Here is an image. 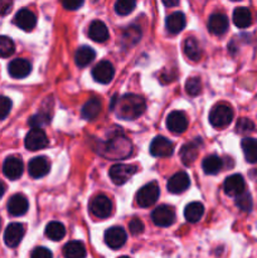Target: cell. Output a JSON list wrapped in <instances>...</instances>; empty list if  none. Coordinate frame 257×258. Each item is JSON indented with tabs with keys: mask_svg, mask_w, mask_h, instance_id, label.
<instances>
[{
	"mask_svg": "<svg viewBox=\"0 0 257 258\" xmlns=\"http://www.w3.org/2000/svg\"><path fill=\"white\" fill-rule=\"evenodd\" d=\"M145 100L141 96L133 95V93L113 98L111 103V110L123 120H135L140 117L145 112Z\"/></svg>",
	"mask_w": 257,
	"mask_h": 258,
	"instance_id": "cell-1",
	"label": "cell"
},
{
	"mask_svg": "<svg viewBox=\"0 0 257 258\" xmlns=\"http://www.w3.org/2000/svg\"><path fill=\"white\" fill-rule=\"evenodd\" d=\"M233 120V110L226 103H218L209 112V122L213 127L223 128Z\"/></svg>",
	"mask_w": 257,
	"mask_h": 258,
	"instance_id": "cell-2",
	"label": "cell"
},
{
	"mask_svg": "<svg viewBox=\"0 0 257 258\" xmlns=\"http://www.w3.org/2000/svg\"><path fill=\"white\" fill-rule=\"evenodd\" d=\"M159 196H160V189L155 181L144 185L140 190L136 194V202L141 208H149V207L154 206L158 201Z\"/></svg>",
	"mask_w": 257,
	"mask_h": 258,
	"instance_id": "cell-3",
	"label": "cell"
},
{
	"mask_svg": "<svg viewBox=\"0 0 257 258\" xmlns=\"http://www.w3.org/2000/svg\"><path fill=\"white\" fill-rule=\"evenodd\" d=\"M90 209L91 213L95 217H97V218H108L111 216V213H112V202H111V199L108 197L101 194V196L95 197L91 201Z\"/></svg>",
	"mask_w": 257,
	"mask_h": 258,
	"instance_id": "cell-4",
	"label": "cell"
},
{
	"mask_svg": "<svg viewBox=\"0 0 257 258\" xmlns=\"http://www.w3.org/2000/svg\"><path fill=\"white\" fill-rule=\"evenodd\" d=\"M48 138L44 131L39 127H33L25 136V148L30 151L42 150L48 145Z\"/></svg>",
	"mask_w": 257,
	"mask_h": 258,
	"instance_id": "cell-5",
	"label": "cell"
},
{
	"mask_svg": "<svg viewBox=\"0 0 257 258\" xmlns=\"http://www.w3.org/2000/svg\"><path fill=\"white\" fill-rule=\"evenodd\" d=\"M138 171L136 165H126V164H116L110 169V178L116 185L125 184L134 174Z\"/></svg>",
	"mask_w": 257,
	"mask_h": 258,
	"instance_id": "cell-6",
	"label": "cell"
},
{
	"mask_svg": "<svg viewBox=\"0 0 257 258\" xmlns=\"http://www.w3.org/2000/svg\"><path fill=\"white\" fill-rule=\"evenodd\" d=\"M154 224L159 227H169L175 222V212L169 206H159L151 213Z\"/></svg>",
	"mask_w": 257,
	"mask_h": 258,
	"instance_id": "cell-7",
	"label": "cell"
},
{
	"mask_svg": "<svg viewBox=\"0 0 257 258\" xmlns=\"http://www.w3.org/2000/svg\"><path fill=\"white\" fill-rule=\"evenodd\" d=\"M174 145L170 140H168L164 136H156L150 145L151 155L158 156V158H169L173 155Z\"/></svg>",
	"mask_w": 257,
	"mask_h": 258,
	"instance_id": "cell-8",
	"label": "cell"
},
{
	"mask_svg": "<svg viewBox=\"0 0 257 258\" xmlns=\"http://www.w3.org/2000/svg\"><path fill=\"white\" fill-rule=\"evenodd\" d=\"M92 76L96 82L106 85V83H110L112 81L113 76H115V70L108 60H101L93 67Z\"/></svg>",
	"mask_w": 257,
	"mask_h": 258,
	"instance_id": "cell-9",
	"label": "cell"
},
{
	"mask_svg": "<svg viewBox=\"0 0 257 258\" xmlns=\"http://www.w3.org/2000/svg\"><path fill=\"white\" fill-rule=\"evenodd\" d=\"M23 170H24V165H23L22 159L18 156H9L5 159L4 164H3V173L10 180L19 179L22 176Z\"/></svg>",
	"mask_w": 257,
	"mask_h": 258,
	"instance_id": "cell-10",
	"label": "cell"
},
{
	"mask_svg": "<svg viewBox=\"0 0 257 258\" xmlns=\"http://www.w3.org/2000/svg\"><path fill=\"white\" fill-rule=\"evenodd\" d=\"M127 234L121 227H111L105 232V243L110 248L118 249L126 243Z\"/></svg>",
	"mask_w": 257,
	"mask_h": 258,
	"instance_id": "cell-11",
	"label": "cell"
},
{
	"mask_svg": "<svg viewBox=\"0 0 257 258\" xmlns=\"http://www.w3.org/2000/svg\"><path fill=\"white\" fill-rule=\"evenodd\" d=\"M25 228L22 223H12L7 227L4 233V241L8 247H17L24 237Z\"/></svg>",
	"mask_w": 257,
	"mask_h": 258,
	"instance_id": "cell-12",
	"label": "cell"
},
{
	"mask_svg": "<svg viewBox=\"0 0 257 258\" xmlns=\"http://www.w3.org/2000/svg\"><path fill=\"white\" fill-rule=\"evenodd\" d=\"M189 185H190V179H189L188 174L185 171H179L169 179L166 188L170 193L179 194L185 191L189 188Z\"/></svg>",
	"mask_w": 257,
	"mask_h": 258,
	"instance_id": "cell-13",
	"label": "cell"
},
{
	"mask_svg": "<svg viewBox=\"0 0 257 258\" xmlns=\"http://www.w3.org/2000/svg\"><path fill=\"white\" fill-rule=\"evenodd\" d=\"M166 127L173 134H181L188 127V120L181 111H173L166 118Z\"/></svg>",
	"mask_w": 257,
	"mask_h": 258,
	"instance_id": "cell-14",
	"label": "cell"
},
{
	"mask_svg": "<svg viewBox=\"0 0 257 258\" xmlns=\"http://www.w3.org/2000/svg\"><path fill=\"white\" fill-rule=\"evenodd\" d=\"M244 188H246V184H244L242 175H239V174H234V175L228 176L224 180L223 184L224 191H226L227 196L231 197H237L241 193H243Z\"/></svg>",
	"mask_w": 257,
	"mask_h": 258,
	"instance_id": "cell-15",
	"label": "cell"
},
{
	"mask_svg": "<svg viewBox=\"0 0 257 258\" xmlns=\"http://www.w3.org/2000/svg\"><path fill=\"white\" fill-rule=\"evenodd\" d=\"M14 24L19 27L20 29L29 32V30L34 29L35 24H37V18H35L34 13L30 12V10L22 9L15 14Z\"/></svg>",
	"mask_w": 257,
	"mask_h": 258,
	"instance_id": "cell-16",
	"label": "cell"
},
{
	"mask_svg": "<svg viewBox=\"0 0 257 258\" xmlns=\"http://www.w3.org/2000/svg\"><path fill=\"white\" fill-rule=\"evenodd\" d=\"M32 71V64L29 60L23 59V58H17V59L12 60L8 67V72L13 78H24Z\"/></svg>",
	"mask_w": 257,
	"mask_h": 258,
	"instance_id": "cell-17",
	"label": "cell"
},
{
	"mask_svg": "<svg viewBox=\"0 0 257 258\" xmlns=\"http://www.w3.org/2000/svg\"><path fill=\"white\" fill-rule=\"evenodd\" d=\"M28 171H29V175L32 178H43L49 171V163H48V160L44 156H38V158L32 159L29 161V164H28Z\"/></svg>",
	"mask_w": 257,
	"mask_h": 258,
	"instance_id": "cell-18",
	"label": "cell"
},
{
	"mask_svg": "<svg viewBox=\"0 0 257 258\" xmlns=\"http://www.w3.org/2000/svg\"><path fill=\"white\" fill-rule=\"evenodd\" d=\"M28 207L29 203L23 194H15L8 202V212L14 217H20L27 213Z\"/></svg>",
	"mask_w": 257,
	"mask_h": 258,
	"instance_id": "cell-19",
	"label": "cell"
},
{
	"mask_svg": "<svg viewBox=\"0 0 257 258\" xmlns=\"http://www.w3.org/2000/svg\"><path fill=\"white\" fill-rule=\"evenodd\" d=\"M227 29H228V19L226 15L221 13L211 15L208 20V30L212 34L222 35L227 32Z\"/></svg>",
	"mask_w": 257,
	"mask_h": 258,
	"instance_id": "cell-20",
	"label": "cell"
},
{
	"mask_svg": "<svg viewBox=\"0 0 257 258\" xmlns=\"http://www.w3.org/2000/svg\"><path fill=\"white\" fill-rule=\"evenodd\" d=\"M88 37L97 43H103L108 39V29L106 24L101 20H95L88 28Z\"/></svg>",
	"mask_w": 257,
	"mask_h": 258,
	"instance_id": "cell-21",
	"label": "cell"
},
{
	"mask_svg": "<svg viewBox=\"0 0 257 258\" xmlns=\"http://www.w3.org/2000/svg\"><path fill=\"white\" fill-rule=\"evenodd\" d=\"M165 27L171 34H178L185 27V17L183 13H173L165 20Z\"/></svg>",
	"mask_w": 257,
	"mask_h": 258,
	"instance_id": "cell-22",
	"label": "cell"
},
{
	"mask_svg": "<svg viewBox=\"0 0 257 258\" xmlns=\"http://www.w3.org/2000/svg\"><path fill=\"white\" fill-rule=\"evenodd\" d=\"M184 54L188 59L193 62H198L202 57V48L199 45L198 40L193 37H189L184 42Z\"/></svg>",
	"mask_w": 257,
	"mask_h": 258,
	"instance_id": "cell-23",
	"label": "cell"
},
{
	"mask_svg": "<svg viewBox=\"0 0 257 258\" xmlns=\"http://www.w3.org/2000/svg\"><path fill=\"white\" fill-rule=\"evenodd\" d=\"M101 108H102V105H101V101L98 98H91L87 102L85 103V106L82 107V111H81V115L85 120H95L101 112Z\"/></svg>",
	"mask_w": 257,
	"mask_h": 258,
	"instance_id": "cell-24",
	"label": "cell"
},
{
	"mask_svg": "<svg viewBox=\"0 0 257 258\" xmlns=\"http://www.w3.org/2000/svg\"><path fill=\"white\" fill-rule=\"evenodd\" d=\"M96 57V52L91 47H87V45H82V47L78 48L76 50L75 54V60L76 64L78 67H86L87 64H90Z\"/></svg>",
	"mask_w": 257,
	"mask_h": 258,
	"instance_id": "cell-25",
	"label": "cell"
},
{
	"mask_svg": "<svg viewBox=\"0 0 257 258\" xmlns=\"http://www.w3.org/2000/svg\"><path fill=\"white\" fill-rule=\"evenodd\" d=\"M204 214V207L203 204L199 202H193V203L188 204L184 209V217L189 223H197L201 221V218Z\"/></svg>",
	"mask_w": 257,
	"mask_h": 258,
	"instance_id": "cell-26",
	"label": "cell"
},
{
	"mask_svg": "<svg viewBox=\"0 0 257 258\" xmlns=\"http://www.w3.org/2000/svg\"><path fill=\"white\" fill-rule=\"evenodd\" d=\"M233 23L237 28H248L252 24V14L247 8H237L233 12Z\"/></svg>",
	"mask_w": 257,
	"mask_h": 258,
	"instance_id": "cell-27",
	"label": "cell"
},
{
	"mask_svg": "<svg viewBox=\"0 0 257 258\" xmlns=\"http://www.w3.org/2000/svg\"><path fill=\"white\" fill-rule=\"evenodd\" d=\"M242 151L248 163H257V140L252 138H244L241 143Z\"/></svg>",
	"mask_w": 257,
	"mask_h": 258,
	"instance_id": "cell-28",
	"label": "cell"
},
{
	"mask_svg": "<svg viewBox=\"0 0 257 258\" xmlns=\"http://www.w3.org/2000/svg\"><path fill=\"white\" fill-rule=\"evenodd\" d=\"M63 256L67 258H82L86 256L85 244L80 241H71L63 247Z\"/></svg>",
	"mask_w": 257,
	"mask_h": 258,
	"instance_id": "cell-29",
	"label": "cell"
},
{
	"mask_svg": "<svg viewBox=\"0 0 257 258\" xmlns=\"http://www.w3.org/2000/svg\"><path fill=\"white\" fill-rule=\"evenodd\" d=\"M198 141L199 140H196L193 141V143L185 144V145L181 148L180 156L184 165H190V164L197 159V155H198V148H199Z\"/></svg>",
	"mask_w": 257,
	"mask_h": 258,
	"instance_id": "cell-30",
	"label": "cell"
},
{
	"mask_svg": "<svg viewBox=\"0 0 257 258\" xmlns=\"http://www.w3.org/2000/svg\"><path fill=\"white\" fill-rule=\"evenodd\" d=\"M202 166H203L204 173L213 175V174L219 173V170L223 166V160L217 155H209L202 161Z\"/></svg>",
	"mask_w": 257,
	"mask_h": 258,
	"instance_id": "cell-31",
	"label": "cell"
},
{
	"mask_svg": "<svg viewBox=\"0 0 257 258\" xmlns=\"http://www.w3.org/2000/svg\"><path fill=\"white\" fill-rule=\"evenodd\" d=\"M45 236L50 241H60L66 236V228L59 222H50L45 227Z\"/></svg>",
	"mask_w": 257,
	"mask_h": 258,
	"instance_id": "cell-32",
	"label": "cell"
},
{
	"mask_svg": "<svg viewBox=\"0 0 257 258\" xmlns=\"http://www.w3.org/2000/svg\"><path fill=\"white\" fill-rule=\"evenodd\" d=\"M15 52L14 42L9 37L0 35V58H8Z\"/></svg>",
	"mask_w": 257,
	"mask_h": 258,
	"instance_id": "cell-33",
	"label": "cell"
},
{
	"mask_svg": "<svg viewBox=\"0 0 257 258\" xmlns=\"http://www.w3.org/2000/svg\"><path fill=\"white\" fill-rule=\"evenodd\" d=\"M136 0H116L115 12L118 15H127L135 9Z\"/></svg>",
	"mask_w": 257,
	"mask_h": 258,
	"instance_id": "cell-34",
	"label": "cell"
},
{
	"mask_svg": "<svg viewBox=\"0 0 257 258\" xmlns=\"http://www.w3.org/2000/svg\"><path fill=\"white\" fill-rule=\"evenodd\" d=\"M236 206L238 207L241 211L243 212H249L252 208V198L249 196V193H241L239 196L236 197Z\"/></svg>",
	"mask_w": 257,
	"mask_h": 258,
	"instance_id": "cell-35",
	"label": "cell"
},
{
	"mask_svg": "<svg viewBox=\"0 0 257 258\" xmlns=\"http://www.w3.org/2000/svg\"><path fill=\"white\" fill-rule=\"evenodd\" d=\"M185 91L190 96H197L201 93L202 91V83L198 77H191L186 81L185 83Z\"/></svg>",
	"mask_w": 257,
	"mask_h": 258,
	"instance_id": "cell-36",
	"label": "cell"
},
{
	"mask_svg": "<svg viewBox=\"0 0 257 258\" xmlns=\"http://www.w3.org/2000/svg\"><path fill=\"white\" fill-rule=\"evenodd\" d=\"M50 117L48 113H37V115L32 116L29 120V125L32 126V127H42L43 125H45V123L49 122Z\"/></svg>",
	"mask_w": 257,
	"mask_h": 258,
	"instance_id": "cell-37",
	"label": "cell"
},
{
	"mask_svg": "<svg viewBox=\"0 0 257 258\" xmlns=\"http://www.w3.org/2000/svg\"><path fill=\"white\" fill-rule=\"evenodd\" d=\"M236 127H237V131L241 134H248L254 130L253 122H252L251 120H248V118H239Z\"/></svg>",
	"mask_w": 257,
	"mask_h": 258,
	"instance_id": "cell-38",
	"label": "cell"
},
{
	"mask_svg": "<svg viewBox=\"0 0 257 258\" xmlns=\"http://www.w3.org/2000/svg\"><path fill=\"white\" fill-rule=\"evenodd\" d=\"M12 110V101L5 96H0V120L7 117Z\"/></svg>",
	"mask_w": 257,
	"mask_h": 258,
	"instance_id": "cell-39",
	"label": "cell"
},
{
	"mask_svg": "<svg viewBox=\"0 0 257 258\" xmlns=\"http://www.w3.org/2000/svg\"><path fill=\"white\" fill-rule=\"evenodd\" d=\"M128 229H130L131 234L138 236V234L144 232V223L139 218H133L130 221V223H128Z\"/></svg>",
	"mask_w": 257,
	"mask_h": 258,
	"instance_id": "cell-40",
	"label": "cell"
},
{
	"mask_svg": "<svg viewBox=\"0 0 257 258\" xmlns=\"http://www.w3.org/2000/svg\"><path fill=\"white\" fill-rule=\"evenodd\" d=\"M30 256L33 258H50L52 257V252L45 247H37L34 251H32Z\"/></svg>",
	"mask_w": 257,
	"mask_h": 258,
	"instance_id": "cell-41",
	"label": "cell"
},
{
	"mask_svg": "<svg viewBox=\"0 0 257 258\" xmlns=\"http://www.w3.org/2000/svg\"><path fill=\"white\" fill-rule=\"evenodd\" d=\"M85 0H62V4L66 9L68 10H77L78 8L82 7Z\"/></svg>",
	"mask_w": 257,
	"mask_h": 258,
	"instance_id": "cell-42",
	"label": "cell"
},
{
	"mask_svg": "<svg viewBox=\"0 0 257 258\" xmlns=\"http://www.w3.org/2000/svg\"><path fill=\"white\" fill-rule=\"evenodd\" d=\"M13 0H0V15H5L12 10Z\"/></svg>",
	"mask_w": 257,
	"mask_h": 258,
	"instance_id": "cell-43",
	"label": "cell"
},
{
	"mask_svg": "<svg viewBox=\"0 0 257 258\" xmlns=\"http://www.w3.org/2000/svg\"><path fill=\"white\" fill-rule=\"evenodd\" d=\"M161 2L164 3L165 7H169V8L176 7V5L179 4V0H161Z\"/></svg>",
	"mask_w": 257,
	"mask_h": 258,
	"instance_id": "cell-44",
	"label": "cell"
},
{
	"mask_svg": "<svg viewBox=\"0 0 257 258\" xmlns=\"http://www.w3.org/2000/svg\"><path fill=\"white\" fill-rule=\"evenodd\" d=\"M4 193H5V185L2 183V181H0V198L4 196Z\"/></svg>",
	"mask_w": 257,
	"mask_h": 258,
	"instance_id": "cell-45",
	"label": "cell"
},
{
	"mask_svg": "<svg viewBox=\"0 0 257 258\" xmlns=\"http://www.w3.org/2000/svg\"><path fill=\"white\" fill-rule=\"evenodd\" d=\"M232 2H238V0H232Z\"/></svg>",
	"mask_w": 257,
	"mask_h": 258,
	"instance_id": "cell-46",
	"label": "cell"
},
{
	"mask_svg": "<svg viewBox=\"0 0 257 258\" xmlns=\"http://www.w3.org/2000/svg\"><path fill=\"white\" fill-rule=\"evenodd\" d=\"M0 226H2V222H0Z\"/></svg>",
	"mask_w": 257,
	"mask_h": 258,
	"instance_id": "cell-47",
	"label": "cell"
}]
</instances>
